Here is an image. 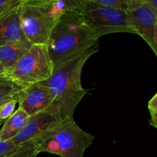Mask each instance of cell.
<instances>
[{
	"mask_svg": "<svg viewBox=\"0 0 157 157\" xmlns=\"http://www.w3.org/2000/svg\"><path fill=\"white\" fill-rule=\"evenodd\" d=\"M98 49V44L58 63L53 67L52 76L40 82L53 94L54 104L59 108L62 121L74 118L75 108L87 93L81 85V73L87 60Z\"/></svg>",
	"mask_w": 157,
	"mask_h": 157,
	"instance_id": "cell-1",
	"label": "cell"
},
{
	"mask_svg": "<svg viewBox=\"0 0 157 157\" xmlns=\"http://www.w3.org/2000/svg\"><path fill=\"white\" fill-rule=\"evenodd\" d=\"M98 35L79 11H67L58 18L46 44L53 67L98 44Z\"/></svg>",
	"mask_w": 157,
	"mask_h": 157,
	"instance_id": "cell-2",
	"label": "cell"
},
{
	"mask_svg": "<svg viewBox=\"0 0 157 157\" xmlns=\"http://www.w3.org/2000/svg\"><path fill=\"white\" fill-rule=\"evenodd\" d=\"M94 136L83 130L74 118L59 124L41 133L33 141L38 145V153H48L61 157H84Z\"/></svg>",
	"mask_w": 157,
	"mask_h": 157,
	"instance_id": "cell-3",
	"label": "cell"
},
{
	"mask_svg": "<svg viewBox=\"0 0 157 157\" xmlns=\"http://www.w3.org/2000/svg\"><path fill=\"white\" fill-rule=\"evenodd\" d=\"M53 64L45 44H32L13 67L6 73L22 88L48 80L52 76Z\"/></svg>",
	"mask_w": 157,
	"mask_h": 157,
	"instance_id": "cell-4",
	"label": "cell"
},
{
	"mask_svg": "<svg viewBox=\"0 0 157 157\" xmlns=\"http://www.w3.org/2000/svg\"><path fill=\"white\" fill-rule=\"evenodd\" d=\"M21 24L25 36L32 44H47L56 22L49 0H22Z\"/></svg>",
	"mask_w": 157,
	"mask_h": 157,
	"instance_id": "cell-5",
	"label": "cell"
},
{
	"mask_svg": "<svg viewBox=\"0 0 157 157\" xmlns=\"http://www.w3.org/2000/svg\"><path fill=\"white\" fill-rule=\"evenodd\" d=\"M80 12L99 38L117 32L133 33L129 25L127 12L122 9L99 6L92 0H83Z\"/></svg>",
	"mask_w": 157,
	"mask_h": 157,
	"instance_id": "cell-6",
	"label": "cell"
},
{
	"mask_svg": "<svg viewBox=\"0 0 157 157\" xmlns=\"http://www.w3.org/2000/svg\"><path fill=\"white\" fill-rule=\"evenodd\" d=\"M126 12L133 33L142 37L157 57V48L154 40L155 27L157 24L156 11L147 0H128Z\"/></svg>",
	"mask_w": 157,
	"mask_h": 157,
	"instance_id": "cell-7",
	"label": "cell"
},
{
	"mask_svg": "<svg viewBox=\"0 0 157 157\" xmlns=\"http://www.w3.org/2000/svg\"><path fill=\"white\" fill-rule=\"evenodd\" d=\"M61 121L59 108L53 103L48 109L30 117L23 130L10 141L16 147H20L23 144L34 140Z\"/></svg>",
	"mask_w": 157,
	"mask_h": 157,
	"instance_id": "cell-8",
	"label": "cell"
},
{
	"mask_svg": "<svg viewBox=\"0 0 157 157\" xmlns=\"http://www.w3.org/2000/svg\"><path fill=\"white\" fill-rule=\"evenodd\" d=\"M55 98L46 86L38 83L23 89L19 101V108L29 117L46 110L53 104Z\"/></svg>",
	"mask_w": 157,
	"mask_h": 157,
	"instance_id": "cell-9",
	"label": "cell"
},
{
	"mask_svg": "<svg viewBox=\"0 0 157 157\" xmlns=\"http://www.w3.org/2000/svg\"><path fill=\"white\" fill-rule=\"evenodd\" d=\"M21 2L0 15V45L29 41L21 28L20 17Z\"/></svg>",
	"mask_w": 157,
	"mask_h": 157,
	"instance_id": "cell-10",
	"label": "cell"
},
{
	"mask_svg": "<svg viewBox=\"0 0 157 157\" xmlns=\"http://www.w3.org/2000/svg\"><path fill=\"white\" fill-rule=\"evenodd\" d=\"M32 45L29 41H19L0 45V62L6 69V73L29 52Z\"/></svg>",
	"mask_w": 157,
	"mask_h": 157,
	"instance_id": "cell-11",
	"label": "cell"
},
{
	"mask_svg": "<svg viewBox=\"0 0 157 157\" xmlns=\"http://www.w3.org/2000/svg\"><path fill=\"white\" fill-rule=\"evenodd\" d=\"M30 117L18 107L15 113L6 120L0 130V141L6 142L15 138L23 130Z\"/></svg>",
	"mask_w": 157,
	"mask_h": 157,
	"instance_id": "cell-12",
	"label": "cell"
},
{
	"mask_svg": "<svg viewBox=\"0 0 157 157\" xmlns=\"http://www.w3.org/2000/svg\"><path fill=\"white\" fill-rule=\"evenodd\" d=\"M21 87L14 82L7 75L0 76V104L10 101L18 100L19 101L22 94Z\"/></svg>",
	"mask_w": 157,
	"mask_h": 157,
	"instance_id": "cell-13",
	"label": "cell"
},
{
	"mask_svg": "<svg viewBox=\"0 0 157 157\" xmlns=\"http://www.w3.org/2000/svg\"><path fill=\"white\" fill-rule=\"evenodd\" d=\"M38 154V145L31 141L23 144L17 150L5 157H36Z\"/></svg>",
	"mask_w": 157,
	"mask_h": 157,
	"instance_id": "cell-14",
	"label": "cell"
},
{
	"mask_svg": "<svg viewBox=\"0 0 157 157\" xmlns=\"http://www.w3.org/2000/svg\"><path fill=\"white\" fill-rule=\"evenodd\" d=\"M17 102L18 103V100L13 99L3 103L0 107V119L6 121L13 114Z\"/></svg>",
	"mask_w": 157,
	"mask_h": 157,
	"instance_id": "cell-15",
	"label": "cell"
},
{
	"mask_svg": "<svg viewBox=\"0 0 157 157\" xmlns=\"http://www.w3.org/2000/svg\"><path fill=\"white\" fill-rule=\"evenodd\" d=\"M95 4L104 7L122 9L127 11L128 7V0H92Z\"/></svg>",
	"mask_w": 157,
	"mask_h": 157,
	"instance_id": "cell-16",
	"label": "cell"
},
{
	"mask_svg": "<svg viewBox=\"0 0 157 157\" xmlns=\"http://www.w3.org/2000/svg\"><path fill=\"white\" fill-rule=\"evenodd\" d=\"M148 108L151 115L150 124L157 129V93L149 101Z\"/></svg>",
	"mask_w": 157,
	"mask_h": 157,
	"instance_id": "cell-17",
	"label": "cell"
},
{
	"mask_svg": "<svg viewBox=\"0 0 157 157\" xmlns=\"http://www.w3.org/2000/svg\"><path fill=\"white\" fill-rule=\"evenodd\" d=\"M11 141H0V157H5L18 148Z\"/></svg>",
	"mask_w": 157,
	"mask_h": 157,
	"instance_id": "cell-18",
	"label": "cell"
},
{
	"mask_svg": "<svg viewBox=\"0 0 157 157\" xmlns=\"http://www.w3.org/2000/svg\"><path fill=\"white\" fill-rule=\"evenodd\" d=\"M22 0H0V15L14 6L20 4Z\"/></svg>",
	"mask_w": 157,
	"mask_h": 157,
	"instance_id": "cell-19",
	"label": "cell"
},
{
	"mask_svg": "<svg viewBox=\"0 0 157 157\" xmlns=\"http://www.w3.org/2000/svg\"><path fill=\"white\" fill-rule=\"evenodd\" d=\"M147 1L157 12V0H147Z\"/></svg>",
	"mask_w": 157,
	"mask_h": 157,
	"instance_id": "cell-20",
	"label": "cell"
},
{
	"mask_svg": "<svg viewBox=\"0 0 157 157\" xmlns=\"http://www.w3.org/2000/svg\"><path fill=\"white\" fill-rule=\"evenodd\" d=\"M6 75V71L5 69V67H3L2 64L0 62V76L1 75Z\"/></svg>",
	"mask_w": 157,
	"mask_h": 157,
	"instance_id": "cell-21",
	"label": "cell"
},
{
	"mask_svg": "<svg viewBox=\"0 0 157 157\" xmlns=\"http://www.w3.org/2000/svg\"><path fill=\"white\" fill-rule=\"evenodd\" d=\"M154 40H155V43H156V46L157 48V24L155 27V35H154Z\"/></svg>",
	"mask_w": 157,
	"mask_h": 157,
	"instance_id": "cell-22",
	"label": "cell"
},
{
	"mask_svg": "<svg viewBox=\"0 0 157 157\" xmlns=\"http://www.w3.org/2000/svg\"><path fill=\"white\" fill-rule=\"evenodd\" d=\"M2 104H3V103H2ZM2 104H0V107H1V105H2ZM5 122H6V121H2V120L0 119V125H1V124H2L3 123H5Z\"/></svg>",
	"mask_w": 157,
	"mask_h": 157,
	"instance_id": "cell-23",
	"label": "cell"
}]
</instances>
